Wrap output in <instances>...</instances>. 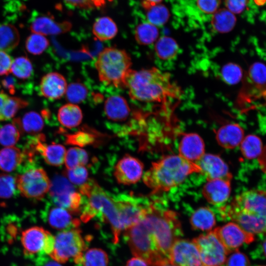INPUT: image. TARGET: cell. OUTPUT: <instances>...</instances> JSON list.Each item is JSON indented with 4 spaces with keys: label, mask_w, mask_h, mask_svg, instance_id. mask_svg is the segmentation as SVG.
<instances>
[{
    "label": "cell",
    "mask_w": 266,
    "mask_h": 266,
    "mask_svg": "<svg viewBox=\"0 0 266 266\" xmlns=\"http://www.w3.org/2000/svg\"><path fill=\"white\" fill-rule=\"evenodd\" d=\"M11 72L16 77L25 79L33 73V67L30 60L26 57L21 56L13 60Z\"/></svg>",
    "instance_id": "cell-39"
},
{
    "label": "cell",
    "mask_w": 266,
    "mask_h": 266,
    "mask_svg": "<svg viewBox=\"0 0 266 266\" xmlns=\"http://www.w3.org/2000/svg\"><path fill=\"white\" fill-rule=\"evenodd\" d=\"M192 241L198 249L203 265L222 266L224 264L229 253L213 230Z\"/></svg>",
    "instance_id": "cell-11"
},
{
    "label": "cell",
    "mask_w": 266,
    "mask_h": 266,
    "mask_svg": "<svg viewBox=\"0 0 266 266\" xmlns=\"http://www.w3.org/2000/svg\"><path fill=\"white\" fill-rule=\"evenodd\" d=\"M48 231L40 227L30 228L22 233L21 243L24 253L27 256L42 253L45 239Z\"/></svg>",
    "instance_id": "cell-20"
},
{
    "label": "cell",
    "mask_w": 266,
    "mask_h": 266,
    "mask_svg": "<svg viewBox=\"0 0 266 266\" xmlns=\"http://www.w3.org/2000/svg\"><path fill=\"white\" fill-rule=\"evenodd\" d=\"M158 27L149 22H144L137 26L134 31V38L141 45H148L158 39Z\"/></svg>",
    "instance_id": "cell-34"
},
{
    "label": "cell",
    "mask_w": 266,
    "mask_h": 266,
    "mask_svg": "<svg viewBox=\"0 0 266 266\" xmlns=\"http://www.w3.org/2000/svg\"><path fill=\"white\" fill-rule=\"evenodd\" d=\"M124 236L134 256L143 260L149 266L170 264L158 247L144 216L137 224L125 230Z\"/></svg>",
    "instance_id": "cell-7"
},
{
    "label": "cell",
    "mask_w": 266,
    "mask_h": 266,
    "mask_svg": "<svg viewBox=\"0 0 266 266\" xmlns=\"http://www.w3.org/2000/svg\"><path fill=\"white\" fill-rule=\"evenodd\" d=\"M215 137L220 146L225 149H232L240 145L244 137V132L238 124L228 123L217 130Z\"/></svg>",
    "instance_id": "cell-22"
},
{
    "label": "cell",
    "mask_w": 266,
    "mask_h": 266,
    "mask_svg": "<svg viewBox=\"0 0 266 266\" xmlns=\"http://www.w3.org/2000/svg\"><path fill=\"white\" fill-rule=\"evenodd\" d=\"M207 180L223 178L232 180L233 176L225 161L218 155L205 154L196 164Z\"/></svg>",
    "instance_id": "cell-15"
},
{
    "label": "cell",
    "mask_w": 266,
    "mask_h": 266,
    "mask_svg": "<svg viewBox=\"0 0 266 266\" xmlns=\"http://www.w3.org/2000/svg\"><path fill=\"white\" fill-rule=\"evenodd\" d=\"M107 0L111 1H112L113 0Z\"/></svg>",
    "instance_id": "cell-62"
},
{
    "label": "cell",
    "mask_w": 266,
    "mask_h": 266,
    "mask_svg": "<svg viewBox=\"0 0 266 266\" xmlns=\"http://www.w3.org/2000/svg\"><path fill=\"white\" fill-rule=\"evenodd\" d=\"M16 178L7 173L0 174V198L7 199L14 194L16 188Z\"/></svg>",
    "instance_id": "cell-45"
},
{
    "label": "cell",
    "mask_w": 266,
    "mask_h": 266,
    "mask_svg": "<svg viewBox=\"0 0 266 266\" xmlns=\"http://www.w3.org/2000/svg\"><path fill=\"white\" fill-rule=\"evenodd\" d=\"M241 154L247 159H253L259 156L263 148L261 138L254 134L244 136L240 144Z\"/></svg>",
    "instance_id": "cell-35"
},
{
    "label": "cell",
    "mask_w": 266,
    "mask_h": 266,
    "mask_svg": "<svg viewBox=\"0 0 266 266\" xmlns=\"http://www.w3.org/2000/svg\"><path fill=\"white\" fill-rule=\"evenodd\" d=\"M108 258L103 250L99 248H91L83 253L79 265L81 266H107Z\"/></svg>",
    "instance_id": "cell-38"
},
{
    "label": "cell",
    "mask_w": 266,
    "mask_h": 266,
    "mask_svg": "<svg viewBox=\"0 0 266 266\" xmlns=\"http://www.w3.org/2000/svg\"><path fill=\"white\" fill-rule=\"evenodd\" d=\"M125 266H148V265L143 260L134 257L129 260Z\"/></svg>",
    "instance_id": "cell-57"
},
{
    "label": "cell",
    "mask_w": 266,
    "mask_h": 266,
    "mask_svg": "<svg viewBox=\"0 0 266 266\" xmlns=\"http://www.w3.org/2000/svg\"><path fill=\"white\" fill-rule=\"evenodd\" d=\"M92 31L96 38L103 41L114 38L117 34L118 28L111 18L104 16L95 21Z\"/></svg>",
    "instance_id": "cell-29"
},
{
    "label": "cell",
    "mask_w": 266,
    "mask_h": 266,
    "mask_svg": "<svg viewBox=\"0 0 266 266\" xmlns=\"http://www.w3.org/2000/svg\"><path fill=\"white\" fill-rule=\"evenodd\" d=\"M123 230L135 225L145 216L151 203L130 194L113 196Z\"/></svg>",
    "instance_id": "cell-9"
},
{
    "label": "cell",
    "mask_w": 266,
    "mask_h": 266,
    "mask_svg": "<svg viewBox=\"0 0 266 266\" xmlns=\"http://www.w3.org/2000/svg\"><path fill=\"white\" fill-rule=\"evenodd\" d=\"M221 76L223 80L229 85L238 83L243 77V70L240 66L229 63L224 65L221 69Z\"/></svg>",
    "instance_id": "cell-41"
},
{
    "label": "cell",
    "mask_w": 266,
    "mask_h": 266,
    "mask_svg": "<svg viewBox=\"0 0 266 266\" xmlns=\"http://www.w3.org/2000/svg\"><path fill=\"white\" fill-rule=\"evenodd\" d=\"M79 191L86 199L83 207L81 208V220L87 222L97 217L108 223L113 235V241L117 243L123 229L113 197L93 179L80 185Z\"/></svg>",
    "instance_id": "cell-4"
},
{
    "label": "cell",
    "mask_w": 266,
    "mask_h": 266,
    "mask_svg": "<svg viewBox=\"0 0 266 266\" xmlns=\"http://www.w3.org/2000/svg\"><path fill=\"white\" fill-rule=\"evenodd\" d=\"M52 198L58 206L68 210L71 213L77 214L81 211L83 203L82 197L75 191L66 192Z\"/></svg>",
    "instance_id": "cell-30"
},
{
    "label": "cell",
    "mask_w": 266,
    "mask_h": 266,
    "mask_svg": "<svg viewBox=\"0 0 266 266\" xmlns=\"http://www.w3.org/2000/svg\"><path fill=\"white\" fill-rule=\"evenodd\" d=\"M255 3L258 6L263 5L266 2V0H254Z\"/></svg>",
    "instance_id": "cell-60"
},
{
    "label": "cell",
    "mask_w": 266,
    "mask_h": 266,
    "mask_svg": "<svg viewBox=\"0 0 266 266\" xmlns=\"http://www.w3.org/2000/svg\"><path fill=\"white\" fill-rule=\"evenodd\" d=\"M71 26L69 22H58L51 16L43 15L36 16L32 20L30 29L33 33L43 35H56L68 32Z\"/></svg>",
    "instance_id": "cell-19"
},
{
    "label": "cell",
    "mask_w": 266,
    "mask_h": 266,
    "mask_svg": "<svg viewBox=\"0 0 266 266\" xmlns=\"http://www.w3.org/2000/svg\"><path fill=\"white\" fill-rule=\"evenodd\" d=\"M212 230L229 254L238 250L243 244H249L255 240V235L231 221Z\"/></svg>",
    "instance_id": "cell-12"
},
{
    "label": "cell",
    "mask_w": 266,
    "mask_h": 266,
    "mask_svg": "<svg viewBox=\"0 0 266 266\" xmlns=\"http://www.w3.org/2000/svg\"><path fill=\"white\" fill-rule=\"evenodd\" d=\"M200 173L198 166L178 155H169L152 163L143 181L152 194L167 192L181 184L190 174Z\"/></svg>",
    "instance_id": "cell-3"
},
{
    "label": "cell",
    "mask_w": 266,
    "mask_h": 266,
    "mask_svg": "<svg viewBox=\"0 0 266 266\" xmlns=\"http://www.w3.org/2000/svg\"><path fill=\"white\" fill-rule=\"evenodd\" d=\"M221 0H197V4L199 8L203 13L213 14L219 9Z\"/></svg>",
    "instance_id": "cell-50"
},
{
    "label": "cell",
    "mask_w": 266,
    "mask_h": 266,
    "mask_svg": "<svg viewBox=\"0 0 266 266\" xmlns=\"http://www.w3.org/2000/svg\"><path fill=\"white\" fill-rule=\"evenodd\" d=\"M22 131L14 121L0 128V144L4 147L13 146L19 141Z\"/></svg>",
    "instance_id": "cell-37"
},
{
    "label": "cell",
    "mask_w": 266,
    "mask_h": 266,
    "mask_svg": "<svg viewBox=\"0 0 266 266\" xmlns=\"http://www.w3.org/2000/svg\"><path fill=\"white\" fill-rule=\"evenodd\" d=\"M86 249L81 231L78 228H71L57 234L53 251L49 256L58 263H64L73 259L75 264L79 265Z\"/></svg>",
    "instance_id": "cell-8"
},
{
    "label": "cell",
    "mask_w": 266,
    "mask_h": 266,
    "mask_svg": "<svg viewBox=\"0 0 266 266\" xmlns=\"http://www.w3.org/2000/svg\"><path fill=\"white\" fill-rule=\"evenodd\" d=\"M143 169V164L139 160L126 154L116 165L114 176L119 184H133L141 179Z\"/></svg>",
    "instance_id": "cell-14"
},
{
    "label": "cell",
    "mask_w": 266,
    "mask_h": 266,
    "mask_svg": "<svg viewBox=\"0 0 266 266\" xmlns=\"http://www.w3.org/2000/svg\"><path fill=\"white\" fill-rule=\"evenodd\" d=\"M148 22L158 27L165 25L168 20L170 13L168 8L161 3L143 7Z\"/></svg>",
    "instance_id": "cell-36"
},
{
    "label": "cell",
    "mask_w": 266,
    "mask_h": 266,
    "mask_svg": "<svg viewBox=\"0 0 266 266\" xmlns=\"http://www.w3.org/2000/svg\"><path fill=\"white\" fill-rule=\"evenodd\" d=\"M53 260V259H52ZM41 266H62L58 262L54 260H48L43 258V260L39 261Z\"/></svg>",
    "instance_id": "cell-58"
},
{
    "label": "cell",
    "mask_w": 266,
    "mask_h": 266,
    "mask_svg": "<svg viewBox=\"0 0 266 266\" xmlns=\"http://www.w3.org/2000/svg\"><path fill=\"white\" fill-rule=\"evenodd\" d=\"M10 96L3 92H0V121L5 120V110Z\"/></svg>",
    "instance_id": "cell-55"
},
{
    "label": "cell",
    "mask_w": 266,
    "mask_h": 266,
    "mask_svg": "<svg viewBox=\"0 0 266 266\" xmlns=\"http://www.w3.org/2000/svg\"><path fill=\"white\" fill-rule=\"evenodd\" d=\"M16 187L29 199L40 200L49 191L51 182L41 168L30 169L16 177Z\"/></svg>",
    "instance_id": "cell-10"
},
{
    "label": "cell",
    "mask_w": 266,
    "mask_h": 266,
    "mask_svg": "<svg viewBox=\"0 0 266 266\" xmlns=\"http://www.w3.org/2000/svg\"><path fill=\"white\" fill-rule=\"evenodd\" d=\"M13 59L6 52L0 50V76L11 72Z\"/></svg>",
    "instance_id": "cell-52"
},
{
    "label": "cell",
    "mask_w": 266,
    "mask_h": 266,
    "mask_svg": "<svg viewBox=\"0 0 266 266\" xmlns=\"http://www.w3.org/2000/svg\"><path fill=\"white\" fill-rule=\"evenodd\" d=\"M207 181L202 190L205 199L213 205L221 207L226 204L231 192V180L218 178Z\"/></svg>",
    "instance_id": "cell-16"
},
{
    "label": "cell",
    "mask_w": 266,
    "mask_h": 266,
    "mask_svg": "<svg viewBox=\"0 0 266 266\" xmlns=\"http://www.w3.org/2000/svg\"><path fill=\"white\" fill-rule=\"evenodd\" d=\"M202 266H204V265H203Z\"/></svg>",
    "instance_id": "cell-64"
},
{
    "label": "cell",
    "mask_w": 266,
    "mask_h": 266,
    "mask_svg": "<svg viewBox=\"0 0 266 266\" xmlns=\"http://www.w3.org/2000/svg\"><path fill=\"white\" fill-rule=\"evenodd\" d=\"M248 0H225L226 8L233 14H240L245 9Z\"/></svg>",
    "instance_id": "cell-53"
},
{
    "label": "cell",
    "mask_w": 266,
    "mask_h": 266,
    "mask_svg": "<svg viewBox=\"0 0 266 266\" xmlns=\"http://www.w3.org/2000/svg\"><path fill=\"white\" fill-rule=\"evenodd\" d=\"M67 86L63 75L57 72H49L41 78L39 92L42 96L49 100H59L66 94Z\"/></svg>",
    "instance_id": "cell-18"
},
{
    "label": "cell",
    "mask_w": 266,
    "mask_h": 266,
    "mask_svg": "<svg viewBox=\"0 0 266 266\" xmlns=\"http://www.w3.org/2000/svg\"></svg>",
    "instance_id": "cell-63"
},
{
    "label": "cell",
    "mask_w": 266,
    "mask_h": 266,
    "mask_svg": "<svg viewBox=\"0 0 266 266\" xmlns=\"http://www.w3.org/2000/svg\"><path fill=\"white\" fill-rule=\"evenodd\" d=\"M75 189L70 182L64 176L57 175L54 178L50 189V194L52 198L65 192L74 191Z\"/></svg>",
    "instance_id": "cell-46"
},
{
    "label": "cell",
    "mask_w": 266,
    "mask_h": 266,
    "mask_svg": "<svg viewBox=\"0 0 266 266\" xmlns=\"http://www.w3.org/2000/svg\"><path fill=\"white\" fill-rule=\"evenodd\" d=\"M104 111L107 118L114 122L126 121L130 114V107L126 100L121 96L108 97L104 102Z\"/></svg>",
    "instance_id": "cell-23"
},
{
    "label": "cell",
    "mask_w": 266,
    "mask_h": 266,
    "mask_svg": "<svg viewBox=\"0 0 266 266\" xmlns=\"http://www.w3.org/2000/svg\"><path fill=\"white\" fill-rule=\"evenodd\" d=\"M34 147L42 157L45 162L52 166H58L65 162V147L60 144H47L43 142V135L36 137Z\"/></svg>",
    "instance_id": "cell-21"
},
{
    "label": "cell",
    "mask_w": 266,
    "mask_h": 266,
    "mask_svg": "<svg viewBox=\"0 0 266 266\" xmlns=\"http://www.w3.org/2000/svg\"><path fill=\"white\" fill-rule=\"evenodd\" d=\"M94 140L93 135L88 132L79 131L67 135L66 142L68 144L83 147L93 143Z\"/></svg>",
    "instance_id": "cell-48"
},
{
    "label": "cell",
    "mask_w": 266,
    "mask_h": 266,
    "mask_svg": "<svg viewBox=\"0 0 266 266\" xmlns=\"http://www.w3.org/2000/svg\"><path fill=\"white\" fill-rule=\"evenodd\" d=\"M222 266H250L249 259L238 250L230 253Z\"/></svg>",
    "instance_id": "cell-49"
},
{
    "label": "cell",
    "mask_w": 266,
    "mask_h": 266,
    "mask_svg": "<svg viewBox=\"0 0 266 266\" xmlns=\"http://www.w3.org/2000/svg\"><path fill=\"white\" fill-rule=\"evenodd\" d=\"M190 224L194 230L209 232L216 224L214 212L208 207H201L196 210L190 219Z\"/></svg>",
    "instance_id": "cell-26"
},
{
    "label": "cell",
    "mask_w": 266,
    "mask_h": 266,
    "mask_svg": "<svg viewBox=\"0 0 266 266\" xmlns=\"http://www.w3.org/2000/svg\"><path fill=\"white\" fill-rule=\"evenodd\" d=\"M22 132L35 134L40 132L44 126L42 116L37 112L31 111L26 113L21 119L14 120Z\"/></svg>",
    "instance_id": "cell-33"
},
{
    "label": "cell",
    "mask_w": 266,
    "mask_h": 266,
    "mask_svg": "<svg viewBox=\"0 0 266 266\" xmlns=\"http://www.w3.org/2000/svg\"><path fill=\"white\" fill-rule=\"evenodd\" d=\"M49 45V41L44 35L35 33L29 36L25 43L26 50L33 55L42 54Z\"/></svg>",
    "instance_id": "cell-42"
},
{
    "label": "cell",
    "mask_w": 266,
    "mask_h": 266,
    "mask_svg": "<svg viewBox=\"0 0 266 266\" xmlns=\"http://www.w3.org/2000/svg\"><path fill=\"white\" fill-rule=\"evenodd\" d=\"M88 161V155L85 150L78 147L69 148L66 152L65 163L66 169L84 166Z\"/></svg>",
    "instance_id": "cell-40"
},
{
    "label": "cell",
    "mask_w": 266,
    "mask_h": 266,
    "mask_svg": "<svg viewBox=\"0 0 266 266\" xmlns=\"http://www.w3.org/2000/svg\"><path fill=\"white\" fill-rule=\"evenodd\" d=\"M145 217L157 245L169 260L171 246L183 234L177 213L171 210L158 207L151 203Z\"/></svg>",
    "instance_id": "cell-5"
},
{
    "label": "cell",
    "mask_w": 266,
    "mask_h": 266,
    "mask_svg": "<svg viewBox=\"0 0 266 266\" xmlns=\"http://www.w3.org/2000/svg\"><path fill=\"white\" fill-rule=\"evenodd\" d=\"M171 264L176 266H202L198 249L193 241L180 238L173 244L169 255Z\"/></svg>",
    "instance_id": "cell-13"
},
{
    "label": "cell",
    "mask_w": 266,
    "mask_h": 266,
    "mask_svg": "<svg viewBox=\"0 0 266 266\" xmlns=\"http://www.w3.org/2000/svg\"><path fill=\"white\" fill-rule=\"evenodd\" d=\"M132 65L131 58L125 50L113 47L100 51L95 64L100 81L116 88H125Z\"/></svg>",
    "instance_id": "cell-6"
},
{
    "label": "cell",
    "mask_w": 266,
    "mask_h": 266,
    "mask_svg": "<svg viewBox=\"0 0 266 266\" xmlns=\"http://www.w3.org/2000/svg\"><path fill=\"white\" fill-rule=\"evenodd\" d=\"M163 0H143L142 6L143 7L160 4Z\"/></svg>",
    "instance_id": "cell-59"
},
{
    "label": "cell",
    "mask_w": 266,
    "mask_h": 266,
    "mask_svg": "<svg viewBox=\"0 0 266 266\" xmlns=\"http://www.w3.org/2000/svg\"><path fill=\"white\" fill-rule=\"evenodd\" d=\"M20 34L17 28L12 25H0V50L8 52L19 44Z\"/></svg>",
    "instance_id": "cell-31"
},
{
    "label": "cell",
    "mask_w": 266,
    "mask_h": 266,
    "mask_svg": "<svg viewBox=\"0 0 266 266\" xmlns=\"http://www.w3.org/2000/svg\"><path fill=\"white\" fill-rule=\"evenodd\" d=\"M253 255L257 258L266 259V239L256 248Z\"/></svg>",
    "instance_id": "cell-56"
},
{
    "label": "cell",
    "mask_w": 266,
    "mask_h": 266,
    "mask_svg": "<svg viewBox=\"0 0 266 266\" xmlns=\"http://www.w3.org/2000/svg\"><path fill=\"white\" fill-rule=\"evenodd\" d=\"M64 173L68 180L73 184L81 185L87 181L88 173L84 166L66 169Z\"/></svg>",
    "instance_id": "cell-47"
},
{
    "label": "cell",
    "mask_w": 266,
    "mask_h": 266,
    "mask_svg": "<svg viewBox=\"0 0 266 266\" xmlns=\"http://www.w3.org/2000/svg\"><path fill=\"white\" fill-rule=\"evenodd\" d=\"M175 266V265L171 264H167V265H164V266Z\"/></svg>",
    "instance_id": "cell-61"
},
{
    "label": "cell",
    "mask_w": 266,
    "mask_h": 266,
    "mask_svg": "<svg viewBox=\"0 0 266 266\" xmlns=\"http://www.w3.org/2000/svg\"><path fill=\"white\" fill-rule=\"evenodd\" d=\"M57 118L63 126L72 129L77 127L81 123L83 119L82 111L77 104L66 103L59 109Z\"/></svg>",
    "instance_id": "cell-25"
},
{
    "label": "cell",
    "mask_w": 266,
    "mask_h": 266,
    "mask_svg": "<svg viewBox=\"0 0 266 266\" xmlns=\"http://www.w3.org/2000/svg\"><path fill=\"white\" fill-rule=\"evenodd\" d=\"M47 222L53 228L65 230L78 228L80 221L73 218L68 210L57 206L52 207L48 212Z\"/></svg>",
    "instance_id": "cell-24"
},
{
    "label": "cell",
    "mask_w": 266,
    "mask_h": 266,
    "mask_svg": "<svg viewBox=\"0 0 266 266\" xmlns=\"http://www.w3.org/2000/svg\"><path fill=\"white\" fill-rule=\"evenodd\" d=\"M236 18L234 14L227 8H219L212 14L211 25L218 33H225L231 31L234 27Z\"/></svg>",
    "instance_id": "cell-28"
},
{
    "label": "cell",
    "mask_w": 266,
    "mask_h": 266,
    "mask_svg": "<svg viewBox=\"0 0 266 266\" xmlns=\"http://www.w3.org/2000/svg\"><path fill=\"white\" fill-rule=\"evenodd\" d=\"M125 88L132 99L144 102H166L169 99H178L181 95L180 88L170 74L155 67L131 69Z\"/></svg>",
    "instance_id": "cell-1"
},
{
    "label": "cell",
    "mask_w": 266,
    "mask_h": 266,
    "mask_svg": "<svg viewBox=\"0 0 266 266\" xmlns=\"http://www.w3.org/2000/svg\"><path fill=\"white\" fill-rule=\"evenodd\" d=\"M24 154L13 146L0 150V169L5 172L14 171L23 162Z\"/></svg>",
    "instance_id": "cell-27"
},
{
    "label": "cell",
    "mask_w": 266,
    "mask_h": 266,
    "mask_svg": "<svg viewBox=\"0 0 266 266\" xmlns=\"http://www.w3.org/2000/svg\"><path fill=\"white\" fill-rule=\"evenodd\" d=\"M67 3L74 6L88 9L94 7H100L103 6L105 0H64Z\"/></svg>",
    "instance_id": "cell-51"
},
{
    "label": "cell",
    "mask_w": 266,
    "mask_h": 266,
    "mask_svg": "<svg viewBox=\"0 0 266 266\" xmlns=\"http://www.w3.org/2000/svg\"><path fill=\"white\" fill-rule=\"evenodd\" d=\"M219 210L222 218L237 224L245 231L254 235H266V190L244 191Z\"/></svg>",
    "instance_id": "cell-2"
},
{
    "label": "cell",
    "mask_w": 266,
    "mask_h": 266,
    "mask_svg": "<svg viewBox=\"0 0 266 266\" xmlns=\"http://www.w3.org/2000/svg\"><path fill=\"white\" fill-rule=\"evenodd\" d=\"M87 94V87L82 83L76 82L67 86L65 95L69 103L76 104L84 101Z\"/></svg>",
    "instance_id": "cell-43"
},
{
    "label": "cell",
    "mask_w": 266,
    "mask_h": 266,
    "mask_svg": "<svg viewBox=\"0 0 266 266\" xmlns=\"http://www.w3.org/2000/svg\"><path fill=\"white\" fill-rule=\"evenodd\" d=\"M249 79L257 87L266 85V65L260 62L252 64L248 70Z\"/></svg>",
    "instance_id": "cell-44"
},
{
    "label": "cell",
    "mask_w": 266,
    "mask_h": 266,
    "mask_svg": "<svg viewBox=\"0 0 266 266\" xmlns=\"http://www.w3.org/2000/svg\"><path fill=\"white\" fill-rule=\"evenodd\" d=\"M179 46L173 38L163 36L156 40L155 51L157 57L162 60L173 59L177 54Z\"/></svg>",
    "instance_id": "cell-32"
},
{
    "label": "cell",
    "mask_w": 266,
    "mask_h": 266,
    "mask_svg": "<svg viewBox=\"0 0 266 266\" xmlns=\"http://www.w3.org/2000/svg\"><path fill=\"white\" fill-rule=\"evenodd\" d=\"M55 244V237L49 232L47 234L42 253L50 255L53 251Z\"/></svg>",
    "instance_id": "cell-54"
},
{
    "label": "cell",
    "mask_w": 266,
    "mask_h": 266,
    "mask_svg": "<svg viewBox=\"0 0 266 266\" xmlns=\"http://www.w3.org/2000/svg\"><path fill=\"white\" fill-rule=\"evenodd\" d=\"M205 154V144L195 133H183L178 145V155L192 163H197Z\"/></svg>",
    "instance_id": "cell-17"
}]
</instances>
